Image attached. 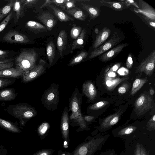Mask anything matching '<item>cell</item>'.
<instances>
[{
    "mask_svg": "<svg viewBox=\"0 0 155 155\" xmlns=\"http://www.w3.org/2000/svg\"><path fill=\"white\" fill-rule=\"evenodd\" d=\"M7 113L17 119L21 126L24 127L27 121L35 116L36 112L34 108L28 104L19 103L11 105L7 107Z\"/></svg>",
    "mask_w": 155,
    "mask_h": 155,
    "instance_id": "cell-1",
    "label": "cell"
},
{
    "mask_svg": "<svg viewBox=\"0 0 155 155\" xmlns=\"http://www.w3.org/2000/svg\"><path fill=\"white\" fill-rule=\"evenodd\" d=\"M38 54L34 49H25L15 58L16 67L21 68L24 73L28 72L36 65Z\"/></svg>",
    "mask_w": 155,
    "mask_h": 155,
    "instance_id": "cell-2",
    "label": "cell"
},
{
    "mask_svg": "<svg viewBox=\"0 0 155 155\" xmlns=\"http://www.w3.org/2000/svg\"><path fill=\"white\" fill-rule=\"evenodd\" d=\"M153 98L145 94H143L136 100L134 104V110L139 116L143 114L151 109L154 104Z\"/></svg>",
    "mask_w": 155,
    "mask_h": 155,
    "instance_id": "cell-3",
    "label": "cell"
},
{
    "mask_svg": "<svg viewBox=\"0 0 155 155\" xmlns=\"http://www.w3.org/2000/svg\"><path fill=\"white\" fill-rule=\"evenodd\" d=\"M122 39L121 36L117 32H115L111 38L91 52L89 56V58H94L104 53L112 47L117 45L121 41Z\"/></svg>",
    "mask_w": 155,
    "mask_h": 155,
    "instance_id": "cell-4",
    "label": "cell"
},
{
    "mask_svg": "<svg viewBox=\"0 0 155 155\" xmlns=\"http://www.w3.org/2000/svg\"><path fill=\"white\" fill-rule=\"evenodd\" d=\"M155 64V51H153L137 67V73L144 72L147 75L150 76L154 69Z\"/></svg>",
    "mask_w": 155,
    "mask_h": 155,
    "instance_id": "cell-5",
    "label": "cell"
},
{
    "mask_svg": "<svg viewBox=\"0 0 155 155\" xmlns=\"http://www.w3.org/2000/svg\"><path fill=\"white\" fill-rule=\"evenodd\" d=\"M45 61L40 60L38 64L28 72L24 73L22 76V82H28L32 81L41 75L45 70Z\"/></svg>",
    "mask_w": 155,
    "mask_h": 155,
    "instance_id": "cell-6",
    "label": "cell"
},
{
    "mask_svg": "<svg viewBox=\"0 0 155 155\" xmlns=\"http://www.w3.org/2000/svg\"><path fill=\"white\" fill-rule=\"evenodd\" d=\"M2 39L5 42L12 43L25 44L30 41L26 35L15 30L7 32Z\"/></svg>",
    "mask_w": 155,
    "mask_h": 155,
    "instance_id": "cell-7",
    "label": "cell"
},
{
    "mask_svg": "<svg viewBox=\"0 0 155 155\" xmlns=\"http://www.w3.org/2000/svg\"><path fill=\"white\" fill-rule=\"evenodd\" d=\"M137 4L138 8L134 9L135 12L141 13L148 19L155 21V10L153 7L142 0H138Z\"/></svg>",
    "mask_w": 155,
    "mask_h": 155,
    "instance_id": "cell-8",
    "label": "cell"
},
{
    "mask_svg": "<svg viewBox=\"0 0 155 155\" xmlns=\"http://www.w3.org/2000/svg\"><path fill=\"white\" fill-rule=\"evenodd\" d=\"M92 140L81 144L75 150L74 155H91L98 146Z\"/></svg>",
    "mask_w": 155,
    "mask_h": 155,
    "instance_id": "cell-9",
    "label": "cell"
},
{
    "mask_svg": "<svg viewBox=\"0 0 155 155\" xmlns=\"http://www.w3.org/2000/svg\"><path fill=\"white\" fill-rule=\"evenodd\" d=\"M36 18L42 23L48 30L51 31L57 22L54 16L48 12H44L36 16Z\"/></svg>",
    "mask_w": 155,
    "mask_h": 155,
    "instance_id": "cell-10",
    "label": "cell"
},
{
    "mask_svg": "<svg viewBox=\"0 0 155 155\" xmlns=\"http://www.w3.org/2000/svg\"><path fill=\"white\" fill-rule=\"evenodd\" d=\"M128 45L127 43H122L117 45L110 51L103 54L100 56L99 59L103 62L109 61L116 57L124 48Z\"/></svg>",
    "mask_w": 155,
    "mask_h": 155,
    "instance_id": "cell-11",
    "label": "cell"
},
{
    "mask_svg": "<svg viewBox=\"0 0 155 155\" xmlns=\"http://www.w3.org/2000/svg\"><path fill=\"white\" fill-rule=\"evenodd\" d=\"M24 73L21 68L16 66L0 71V78H18L22 77Z\"/></svg>",
    "mask_w": 155,
    "mask_h": 155,
    "instance_id": "cell-12",
    "label": "cell"
},
{
    "mask_svg": "<svg viewBox=\"0 0 155 155\" xmlns=\"http://www.w3.org/2000/svg\"><path fill=\"white\" fill-rule=\"evenodd\" d=\"M111 30L107 27L103 28L96 36L95 40L93 45V48L95 49L102 45L109 36Z\"/></svg>",
    "mask_w": 155,
    "mask_h": 155,
    "instance_id": "cell-13",
    "label": "cell"
},
{
    "mask_svg": "<svg viewBox=\"0 0 155 155\" xmlns=\"http://www.w3.org/2000/svg\"><path fill=\"white\" fill-rule=\"evenodd\" d=\"M82 92L90 101L94 100L96 96L97 91L95 87L90 81H85L83 84Z\"/></svg>",
    "mask_w": 155,
    "mask_h": 155,
    "instance_id": "cell-14",
    "label": "cell"
},
{
    "mask_svg": "<svg viewBox=\"0 0 155 155\" xmlns=\"http://www.w3.org/2000/svg\"><path fill=\"white\" fill-rule=\"evenodd\" d=\"M67 107H66L63 112L61 118V129L62 136L65 140H67L68 137L69 117Z\"/></svg>",
    "mask_w": 155,
    "mask_h": 155,
    "instance_id": "cell-15",
    "label": "cell"
},
{
    "mask_svg": "<svg viewBox=\"0 0 155 155\" xmlns=\"http://www.w3.org/2000/svg\"><path fill=\"white\" fill-rule=\"evenodd\" d=\"M100 2L102 5L110 8L116 11H121L127 7L123 0L119 1L101 0Z\"/></svg>",
    "mask_w": 155,
    "mask_h": 155,
    "instance_id": "cell-16",
    "label": "cell"
},
{
    "mask_svg": "<svg viewBox=\"0 0 155 155\" xmlns=\"http://www.w3.org/2000/svg\"><path fill=\"white\" fill-rule=\"evenodd\" d=\"M0 127L10 132L20 133L21 130L17 124L0 118Z\"/></svg>",
    "mask_w": 155,
    "mask_h": 155,
    "instance_id": "cell-17",
    "label": "cell"
},
{
    "mask_svg": "<svg viewBox=\"0 0 155 155\" xmlns=\"http://www.w3.org/2000/svg\"><path fill=\"white\" fill-rule=\"evenodd\" d=\"M25 27L30 31L35 34L48 31L47 28L44 25L34 21H28L26 24Z\"/></svg>",
    "mask_w": 155,
    "mask_h": 155,
    "instance_id": "cell-18",
    "label": "cell"
},
{
    "mask_svg": "<svg viewBox=\"0 0 155 155\" xmlns=\"http://www.w3.org/2000/svg\"><path fill=\"white\" fill-rule=\"evenodd\" d=\"M81 99V98L78 92L73 94L69 105L70 110L72 113L81 112L80 107Z\"/></svg>",
    "mask_w": 155,
    "mask_h": 155,
    "instance_id": "cell-19",
    "label": "cell"
},
{
    "mask_svg": "<svg viewBox=\"0 0 155 155\" xmlns=\"http://www.w3.org/2000/svg\"><path fill=\"white\" fill-rule=\"evenodd\" d=\"M17 93L13 88H7L0 90V101H8L14 100L16 97Z\"/></svg>",
    "mask_w": 155,
    "mask_h": 155,
    "instance_id": "cell-20",
    "label": "cell"
},
{
    "mask_svg": "<svg viewBox=\"0 0 155 155\" xmlns=\"http://www.w3.org/2000/svg\"><path fill=\"white\" fill-rule=\"evenodd\" d=\"M67 34L65 30L61 31L57 38V45L59 54L61 56L66 48L67 43Z\"/></svg>",
    "mask_w": 155,
    "mask_h": 155,
    "instance_id": "cell-21",
    "label": "cell"
},
{
    "mask_svg": "<svg viewBox=\"0 0 155 155\" xmlns=\"http://www.w3.org/2000/svg\"><path fill=\"white\" fill-rule=\"evenodd\" d=\"M13 8L15 12L14 21L16 23L18 22L20 18H23L25 16V11L20 0H15Z\"/></svg>",
    "mask_w": 155,
    "mask_h": 155,
    "instance_id": "cell-22",
    "label": "cell"
},
{
    "mask_svg": "<svg viewBox=\"0 0 155 155\" xmlns=\"http://www.w3.org/2000/svg\"><path fill=\"white\" fill-rule=\"evenodd\" d=\"M51 8L53 10V13L61 22H66L69 21H73L74 19L67 15L62 10L51 5L48 6Z\"/></svg>",
    "mask_w": 155,
    "mask_h": 155,
    "instance_id": "cell-23",
    "label": "cell"
},
{
    "mask_svg": "<svg viewBox=\"0 0 155 155\" xmlns=\"http://www.w3.org/2000/svg\"><path fill=\"white\" fill-rule=\"evenodd\" d=\"M82 8L89 14L90 18L94 20L100 15V11L97 8L90 5L81 3Z\"/></svg>",
    "mask_w": 155,
    "mask_h": 155,
    "instance_id": "cell-24",
    "label": "cell"
},
{
    "mask_svg": "<svg viewBox=\"0 0 155 155\" xmlns=\"http://www.w3.org/2000/svg\"><path fill=\"white\" fill-rule=\"evenodd\" d=\"M58 94L57 89L52 87L49 89L45 96V103L48 105H51L55 103L57 101Z\"/></svg>",
    "mask_w": 155,
    "mask_h": 155,
    "instance_id": "cell-25",
    "label": "cell"
},
{
    "mask_svg": "<svg viewBox=\"0 0 155 155\" xmlns=\"http://www.w3.org/2000/svg\"><path fill=\"white\" fill-rule=\"evenodd\" d=\"M120 115L116 113L108 116L102 122L101 126L102 128H106L117 124Z\"/></svg>",
    "mask_w": 155,
    "mask_h": 155,
    "instance_id": "cell-26",
    "label": "cell"
},
{
    "mask_svg": "<svg viewBox=\"0 0 155 155\" xmlns=\"http://www.w3.org/2000/svg\"><path fill=\"white\" fill-rule=\"evenodd\" d=\"M63 10L78 20L84 21L86 18V16L83 11L75 7L69 10L64 9Z\"/></svg>",
    "mask_w": 155,
    "mask_h": 155,
    "instance_id": "cell-27",
    "label": "cell"
},
{
    "mask_svg": "<svg viewBox=\"0 0 155 155\" xmlns=\"http://www.w3.org/2000/svg\"><path fill=\"white\" fill-rule=\"evenodd\" d=\"M46 50L49 64H51L53 62L55 57V46L52 41H51L48 43Z\"/></svg>",
    "mask_w": 155,
    "mask_h": 155,
    "instance_id": "cell-28",
    "label": "cell"
},
{
    "mask_svg": "<svg viewBox=\"0 0 155 155\" xmlns=\"http://www.w3.org/2000/svg\"><path fill=\"white\" fill-rule=\"evenodd\" d=\"M86 33L85 28L83 29L78 38L72 43L71 45L72 50H73L81 48L83 44Z\"/></svg>",
    "mask_w": 155,
    "mask_h": 155,
    "instance_id": "cell-29",
    "label": "cell"
},
{
    "mask_svg": "<svg viewBox=\"0 0 155 155\" xmlns=\"http://www.w3.org/2000/svg\"><path fill=\"white\" fill-rule=\"evenodd\" d=\"M147 81V78H137L135 79L133 83L130 95L135 94Z\"/></svg>",
    "mask_w": 155,
    "mask_h": 155,
    "instance_id": "cell-30",
    "label": "cell"
},
{
    "mask_svg": "<svg viewBox=\"0 0 155 155\" xmlns=\"http://www.w3.org/2000/svg\"><path fill=\"white\" fill-rule=\"evenodd\" d=\"M15 1V0H9L6 5L0 8V21L10 12L13 7Z\"/></svg>",
    "mask_w": 155,
    "mask_h": 155,
    "instance_id": "cell-31",
    "label": "cell"
},
{
    "mask_svg": "<svg viewBox=\"0 0 155 155\" xmlns=\"http://www.w3.org/2000/svg\"><path fill=\"white\" fill-rule=\"evenodd\" d=\"M70 118L71 120H74L78 122L82 129L86 127V123L82 116L81 112L72 113Z\"/></svg>",
    "mask_w": 155,
    "mask_h": 155,
    "instance_id": "cell-32",
    "label": "cell"
},
{
    "mask_svg": "<svg viewBox=\"0 0 155 155\" xmlns=\"http://www.w3.org/2000/svg\"><path fill=\"white\" fill-rule=\"evenodd\" d=\"M88 55L86 51H82L75 56L70 62L68 65L71 66L77 64L85 59Z\"/></svg>",
    "mask_w": 155,
    "mask_h": 155,
    "instance_id": "cell-33",
    "label": "cell"
},
{
    "mask_svg": "<svg viewBox=\"0 0 155 155\" xmlns=\"http://www.w3.org/2000/svg\"><path fill=\"white\" fill-rule=\"evenodd\" d=\"M82 31V28L80 26H74L71 29L70 36L73 39H76L80 35Z\"/></svg>",
    "mask_w": 155,
    "mask_h": 155,
    "instance_id": "cell-34",
    "label": "cell"
},
{
    "mask_svg": "<svg viewBox=\"0 0 155 155\" xmlns=\"http://www.w3.org/2000/svg\"><path fill=\"white\" fill-rule=\"evenodd\" d=\"M23 8L25 9L33 7L39 1L38 0H20Z\"/></svg>",
    "mask_w": 155,
    "mask_h": 155,
    "instance_id": "cell-35",
    "label": "cell"
},
{
    "mask_svg": "<svg viewBox=\"0 0 155 155\" xmlns=\"http://www.w3.org/2000/svg\"><path fill=\"white\" fill-rule=\"evenodd\" d=\"M15 82L14 79L0 78V89L4 88L12 84Z\"/></svg>",
    "mask_w": 155,
    "mask_h": 155,
    "instance_id": "cell-36",
    "label": "cell"
},
{
    "mask_svg": "<svg viewBox=\"0 0 155 155\" xmlns=\"http://www.w3.org/2000/svg\"><path fill=\"white\" fill-rule=\"evenodd\" d=\"M109 102L105 101H102L96 103L90 106L89 109L91 110H97L101 109L107 105Z\"/></svg>",
    "mask_w": 155,
    "mask_h": 155,
    "instance_id": "cell-37",
    "label": "cell"
},
{
    "mask_svg": "<svg viewBox=\"0 0 155 155\" xmlns=\"http://www.w3.org/2000/svg\"><path fill=\"white\" fill-rule=\"evenodd\" d=\"M50 127V125L47 122H45L42 124L38 127V132L41 136L44 135Z\"/></svg>",
    "mask_w": 155,
    "mask_h": 155,
    "instance_id": "cell-38",
    "label": "cell"
},
{
    "mask_svg": "<svg viewBox=\"0 0 155 155\" xmlns=\"http://www.w3.org/2000/svg\"><path fill=\"white\" fill-rule=\"evenodd\" d=\"M76 2L75 0H66L64 5L60 7L63 10H69L76 7L75 5Z\"/></svg>",
    "mask_w": 155,
    "mask_h": 155,
    "instance_id": "cell-39",
    "label": "cell"
},
{
    "mask_svg": "<svg viewBox=\"0 0 155 155\" xmlns=\"http://www.w3.org/2000/svg\"><path fill=\"white\" fill-rule=\"evenodd\" d=\"M12 14L13 13L12 12L9 13L6 17L0 24V32L4 29L8 24L12 18Z\"/></svg>",
    "mask_w": 155,
    "mask_h": 155,
    "instance_id": "cell-40",
    "label": "cell"
},
{
    "mask_svg": "<svg viewBox=\"0 0 155 155\" xmlns=\"http://www.w3.org/2000/svg\"><path fill=\"white\" fill-rule=\"evenodd\" d=\"M136 127L134 126H129L121 130L118 133L120 135L128 134L132 133L136 129Z\"/></svg>",
    "mask_w": 155,
    "mask_h": 155,
    "instance_id": "cell-41",
    "label": "cell"
},
{
    "mask_svg": "<svg viewBox=\"0 0 155 155\" xmlns=\"http://www.w3.org/2000/svg\"><path fill=\"white\" fill-rule=\"evenodd\" d=\"M53 150L51 149H43L39 150L32 155H51Z\"/></svg>",
    "mask_w": 155,
    "mask_h": 155,
    "instance_id": "cell-42",
    "label": "cell"
},
{
    "mask_svg": "<svg viewBox=\"0 0 155 155\" xmlns=\"http://www.w3.org/2000/svg\"><path fill=\"white\" fill-rule=\"evenodd\" d=\"M147 126L149 128L152 129H155V114L153 115L151 117L148 121L147 124Z\"/></svg>",
    "mask_w": 155,
    "mask_h": 155,
    "instance_id": "cell-43",
    "label": "cell"
},
{
    "mask_svg": "<svg viewBox=\"0 0 155 155\" xmlns=\"http://www.w3.org/2000/svg\"><path fill=\"white\" fill-rule=\"evenodd\" d=\"M13 65L14 63L12 62L0 64V71L12 68Z\"/></svg>",
    "mask_w": 155,
    "mask_h": 155,
    "instance_id": "cell-44",
    "label": "cell"
},
{
    "mask_svg": "<svg viewBox=\"0 0 155 155\" xmlns=\"http://www.w3.org/2000/svg\"><path fill=\"white\" fill-rule=\"evenodd\" d=\"M128 85L126 83H124L118 89V92L121 94H124L126 92L128 88Z\"/></svg>",
    "mask_w": 155,
    "mask_h": 155,
    "instance_id": "cell-45",
    "label": "cell"
},
{
    "mask_svg": "<svg viewBox=\"0 0 155 155\" xmlns=\"http://www.w3.org/2000/svg\"><path fill=\"white\" fill-rule=\"evenodd\" d=\"M133 64V61L131 57V54L130 53L129 54L126 61V65L127 68H130L132 66Z\"/></svg>",
    "mask_w": 155,
    "mask_h": 155,
    "instance_id": "cell-46",
    "label": "cell"
},
{
    "mask_svg": "<svg viewBox=\"0 0 155 155\" xmlns=\"http://www.w3.org/2000/svg\"><path fill=\"white\" fill-rule=\"evenodd\" d=\"M66 1V0H51V4L53 3L58 6H63Z\"/></svg>",
    "mask_w": 155,
    "mask_h": 155,
    "instance_id": "cell-47",
    "label": "cell"
},
{
    "mask_svg": "<svg viewBox=\"0 0 155 155\" xmlns=\"http://www.w3.org/2000/svg\"><path fill=\"white\" fill-rule=\"evenodd\" d=\"M8 51L0 50V59L5 58L8 56Z\"/></svg>",
    "mask_w": 155,
    "mask_h": 155,
    "instance_id": "cell-48",
    "label": "cell"
},
{
    "mask_svg": "<svg viewBox=\"0 0 155 155\" xmlns=\"http://www.w3.org/2000/svg\"><path fill=\"white\" fill-rule=\"evenodd\" d=\"M8 150L4 146L0 145V155H7Z\"/></svg>",
    "mask_w": 155,
    "mask_h": 155,
    "instance_id": "cell-49",
    "label": "cell"
},
{
    "mask_svg": "<svg viewBox=\"0 0 155 155\" xmlns=\"http://www.w3.org/2000/svg\"><path fill=\"white\" fill-rule=\"evenodd\" d=\"M126 4L127 6H128L131 4L135 6L136 8H138V7L137 3H135L134 1L132 0H123Z\"/></svg>",
    "mask_w": 155,
    "mask_h": 155,
    "instance_id": "cell-50",
    "label": "cell"
},
{
    "mask_svg": "<svg viewBox=\"0 0 155 155\" xmlns=\"http://www.w3.org/2000/svg\"><path fill=\"white\" fill-rule=\"evenodd\" d=\"M120 66V63H117L115 64L109 70L108 73L116 71L119 68Z\"/></svg>",
    "mask_w": 155,
    "mask_h": 155,
    "instance_id": "cell-51",
    "label": "cell"
},
{
    "mask_svg": "<svg viewBox=\"0 0 155 155\" xmlns=\"http://www.w3.org/2000/svg\"><path fill=\"white\" fill-rule=\"evenodd\" d=\"M13 60L12 58L0 59V64L5 63L12 62Z\"/></svg>",
    "mask_w": 155,
    "mask_h": 155,
    "instance_id": "cell-52",
    "label": "cell"
},
{
    "mask_svg": "<svg viewBox=\"0 0 155 155\" xmlns=\"http://www.w3.org/2000/svg\"><path fill=\"white\" fill-rule=\"evenodd\" d=\"M144 18L145 19L146 21L148 22V23L150 25L151 27H153L154 28H155V21H152L147 18L144 17Z\"/></svg>",
    "mask_w": 155,
    "mask_h": 155,
    "instance_id": "cell-53",
    "label": "cell"
},
{
    "mask_svg": "<svg viewBox=\"0 0 155 155\" xmlns=\"http://www.w3.org/2000/svg\"><path fill=\"white\" fill-rule=\"evenodd\" d=\"M94 118L93 116H86L84 117V119L87 122H90L92 121Z\"/></svg>",
    "mask_w": 155,
    "mask_h": 155,
    "instance_id": "cell-54",
    "label": "cell"
},
{
    "mask_svg": "<svg viewBox=\"0 0 155 155\" xmlns=\"http://www.w3.org/2000/svg\"><path fill=\"white\" fill-rule=\"evenodd\" d=\"M51 0H47L45 1V2L41 7V8L44 7L45 6H48L51 4Z\"/></svg>",
    "mask_w": 155,
    "mask_h": 155,
    "instance_id": "cell-55",
    "label": "cell"
},
{
    "mask_svg": "<svg viewBox=\"0 0 155 155\" xmlns=\"http://www.w3.org/2000/svg\"><path fill=\"white\" fill-rule=\"evenodd\" d=\"M154 91L153 88H150L149 89L150 94L151 95H153L154 94Z\"/></svg>",
    "mask_w": 155,
    "mask_h": 155,
    "instance_id": "cell-56",
    "label": "cell"
},
{
    "mask_svg": "<svg viewBox=\"0 0 155 155\" xmlns=\"http://www.w3.org/2000/svg\"><path fill=\"white\" fill-rule=\"evenodd\" d=\"M141 155H147L143 148L140 147Z\"/></svg>",
    "mask_w": 155,
    "mask_h": 155,
    "instance_id": "cell-57",
    "label": "cell"
},
{
    "mask_svg": "<svg viewBox=\"0 0 155 155\" xmlns=\"http://www.w3.org/2000/svg\"><path fill=\"white\" fill-rule=\"evenodd\" d=\"M58 155H69V153L66 152H62L60 153Z\"/></svg>",
    "mask_w": 155,
    "mask_h": 155,
    "instance_id": "cell-58",
    "label": "cell"
},
{
    "mask_svg": "<svg viewBox=\"0 0 155 155\" xmlns=\"http://www.w3.org/2000/svg\"><path fill=\"white\" fill-rule=\"evenodd\" d=\"M76 1L78 2H88L90 0H75Z\"/></svg>",
    "mask_w": 155,
    "mask_h": 155,
    "instance_id": "cell-59",
    "label": "cell"
},
{
    "mask_svg": "<svg viewBox=\"0 0 155 155\" xmlns=\"http://www.w3.org/2000/svg\"><path fill=\"white\" fill-rule=\"evenodd\" d=\"M94 31H95V32L96 33V34L97 35L98 34V33L99 32V31L98 29L97 28H96L95 29Z\"/></svg>",
    "mask_w": 155,
    "mask_h": 155,
    "instance_id": "cell-60",
    "label": "cell"
}]
</instances>
